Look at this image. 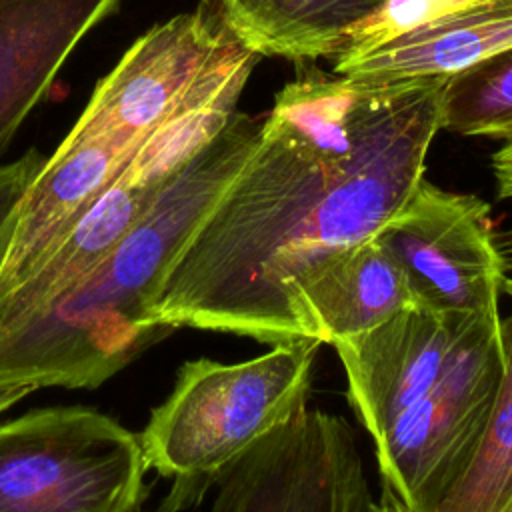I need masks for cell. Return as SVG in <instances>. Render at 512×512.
Here are the masks:
<instances>
[{"label":"cell","mask_w":512,"mask_h":512,"mask_svg":"<svg viewBox=\"0 0 512 512\" xmlns=\"http://www.w3.org/2000/svg\"><path fill=\"white\" fill-rule=\"evenodd\" d=\"M378 512H410V510L402 504V500L388 486H382V494L378 500Z\"/></svg>","instance_id":"22"},{"label":"cell","mask_w":512,"mask_h":512,"mask_svg":"<svg viewBox=\"0 0 512 512\" xmlns=\"http://www.w3.org/2000/svg\"><path fill=\"white\" fill-rule=\"evenodd\" d=\"M492 172L498 198H512V140L492 156Z\"/></svg>","instance_id":"21"},{"label":"cell","mask_w":512,"mask_h":512,"mask_svg":"<svg viewBox=\"0 0 512 512\" xmlns=\"http://www.w3.org/2000/svg\"><path fill=\"white\" fill-rule=\"evenodd\" d=\"M444 82L312 70L286 84L256 150L170 268L152 322L270 344L306 338L286 286L408 202L440 130Z\"/></svg>","instance_id":"1"},{"label":"cell","mask_w":512,"mask_h":512,"mask_svg":"<svg viewBox=\"0 0 512 512\" xmlns=\"http://www.w3.org/2000/svg\"><path fill=\"white\" fill-rule=\"evenodd\" d=\"M286 296L304 336L322 344L420 306L400 266L374 238L322 256L286 286Z\"/></svg>","instance_id":"11"},{"label":"cell","mask_w":512,"mask_h":512,"mask_svg":"<svg viewBox=\"0 0 512 512\" xmlns=\"http://www.w3.org/2000/svg\"><path fill=\"white\" fill-rule=\"evenodd\" d=\"M258 54L224 24L222 34L170 116L138 146L124 170L128 182L156 190L200 152L236 112Z\"/></svg>","instance_id":"13"},{"label":"cell","mask_w":512,"mask_h":512,"mask_svg":"<svg viewBox=\"0 0 512 512\" xmlns=\"http://www.w3.org/2000/svg\"><path fill=\"white\" fill-rule=\"evenodd\" d=\"M146 470L138 434L94 408L0 422V512H138Z\"/></svg>","instance_id":"4"},{"label":"cell","mask_w":512,"mask_h":512,"mask_svg":"<svg viewBox=\"0 0 512 512\" xmlns=\"http://www.w3.org/2000/svg\"><path fill=\"white\" fill-rule=\"evenodd\" d=\"M44 162L46 158L38 150H28L18 160L0 164V260L12 236L18 204Z\"/></svg>","instance_id":"20"},{"label":"cell","mask_w":512,"mask_h":512,"mask_svg":"<svg viewBox=\"0 0 512 512\" xmlns=\"http://www.w3.org/2000/svg\"><path fill=\"white\" fill-rule=\"evenodd\" d=\"M138 512H142V508H140V510H138Z\"/></svg>","instance_id":"24"},{"label":"cell","mask_w":512,"mask_h":512,"mask_svg":"<svg viewBox=\"0 0 512 512\" xmlns=\"http://www.w3.org/2000/svg\"><path fill=\"white\" fill-rule=\"evenodd\" d=\"M156 190L118 176L38 260L24 282L0 298V332L44 310L86 278L134 226Z\"/></svg>","instance_id":"15"},{"label":"cell","mask_w":512,"mask_h":512,"mask_svg":"<svg viewBox=\"0 0 512 512\" xmlns=\"http://www.w3.org/2000/svg\"><path fill=\"white\" fill-rule=\"evenodd\" d=\"M262 120L236 110L158 186L134 226L86 278L0 332V384L98 388L172 334L152 322L150 310L170 268L256 150Z\"/></svg>","instance_id":"2"},{"label":"cell","mask_w":512,"mask_h":512,"mask_svg":"<svg viewBox=\"0 0 512 512\" xmlns=\"http://www.w3.org/2000/svg\"><path fill=\"white\" fill-rule=\"evenodd\" d=\"M212 488V512H378L352 426L316 408L252 444Z\"/></svg>","instance_id":"6"},{"label":"cell","mask_w":512,"mask_h":512,"mask_svg":"<svg viewBox=\"0 0 512 512\" xmlns=\"http://www.w3.org/2000/svg\"><path fill=\"white\" fill-rule=\"evenodd\" d=\"M138 144L110 136L64 140L28 184L0 260V298L32 272L62 234L124 174Z\"/></svg>","instance_id":"10"},{"label":"cell","mask_w":512,"mask_h":512,"mask_svg":"<svg viewBox=\"0 0 512 512\" xmlns=\"http://www.w3.org/2000/svg\"><path fill=\"white\" fill-rule=\"evenodd\" d=\"M222 28L224 20L204 8L150 28L100 80L66 136H110L140 146L170 116Z\"/></svg>","instance_id":"9"},{"label":"cell","mask_w":512,"mask_h":512,"mask_svg":"<svg viewBox=\"0 0 512 512\" xmlns=\"http://www.w3.org/2000/svg\"><path fill=\"white\" fill-rule=\"evenodd\" d=\"M400 266L420 306L448 316H494L506 262L490 204L426 178L372 236Z\"/></svg>","instance_id":"7"},{"label":"cell","mask_w":512,"mask_h":512,"mask_svg":"<svg viewBox=\"0 0 512 512\" xmlns=\"http://www.w3.org/2000/svg\"><path fill=\"white\" fill-rule=\"evenodd\" d=\"M482 318L488 316H448L412 306L330 344L346 372L348 400L374 444L434 388L456 344Z\"/></svg>","instance_id":"8"},{"label":"cell","mask_w":512,"mask_h":512,"mask_svg":"<svg viewBox=\"0 0 512 512\" xmlns=\"http://www.w3.org/2000/svg\"><path fill=\"white\" fill-rule=\"evenodd\" d=\"M502 292L512 300V278ZM504 370L482 442L462 478L432 512H512V310L500 318Z\"/></svg>","instance_id":"17"},{"label":"cell","mask_w":512,"mask_h":512,"mask_svg":"<svg viewBox=\"0 0 512 512\" xmlns=\"http://www.w3.org/2000/svg\"><path fill=\"white\" fill-rule=\"evenodd\" d=\"M440 128L512 140V46L446 78Z\"/></svg>","instance_id":"18"},{"label":"cell","mask_w":512,"mask_h":512,"mask_svg":"<svg viewBox=\"0 0 512 512\" xmlns=\"http://www.w3.org/2000/svg\"><path fill=\"white\" fill-rule=\"evenodd\" d=\"M474 0H386L370 18L358 24L334 64L354 60L418 26L458 12Z\"/></svg>","instance_id":"19"},{"label":"cell","mask_w":512,"mask_h":512,"mask_svg":"<svg viewBox=\"0 0 512 512\" xmlns=\"http://www.w3.org/2000/svg\"><path fill=\"white\" fill-rule=\"evenodd\" d=\"M120 0H0V158L76 44Z\"/></svg>","instance_id":"12"},{"label":"cell","mask_w":512,"mask_h":512,"mask_svg":"<svg viewBox=\"0 0 512 512\" xmlns=\"http://www.w3.org/2000/svg\"><path fill=\"white\" fill-rule=\"evenodd\" d=\"M320 346L300 338L234 364L198 358L178 368L138 432L146 468L172 480L158 512L202 502L228 464L306 408Z\"/></svg>","instance_id":"3"},{"label":"cell","mask_w":512,"mask_h":512,"mask_svg":"<svg viewBox=\"0 0 512 512\" xmlns=\"http://www.w3.org/2000/svg\"><path fill=\"white\" fill-rule=\"evenodd\" d=\"M498 244H500V252L504 256L506 268H512V228L502 238H498Z\"/></svg>","instance_id":"23"},{"label":"cell","mask_w":512,"mask_h":512,"mask_svg":"<svg viewBox=\"0 0 512 512\" xmlns=\"http://www.w3.org/2000/svg\"><path fill=\"white\" fill-rule=\"evenodd\" d=\"M386 0H222L228 30L258 56H338L350 32Z\"/></svg>","instance_id":"16"},{"label":"cell","mask_w":512,"mask_h":512,"mask_svg":"<svg viewBox=\"0 0 512 512\" xmlns=\"http://www.w3.org/2000/svg\"><path fill=\"white\" fill-rule=\"evenodd\" d=\"M500 318H482L456 344L434 388L374 444L378 470L410 512H432L468 470L500 388Z\"/></svg>","instance_id":"5"},{"label":"cell","mask_w":512,"mask_h":512,"mask_svg":"<svg viewBox=\"0 0 512 512\" xmlns=\"http://www.w3.org/2000/svg\"><path fill=\"white\" fill-rule=\"evenodd\" d=\"M510 46L512 0H474L354 60L334 64V74L360 84L448 78Z\"/></svg>","instance_id":"14"}]
</instances>
